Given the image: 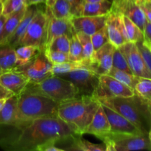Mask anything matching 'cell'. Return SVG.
<instances>
[{
    "instance_id": "43",
    "label": "cell",
    "mask_w": 151,
    "mask_h": 151,
    "mask_svg": "<svg viewBox=\"0 0 151 151\" xmlns=\"http://www.w3.org/2000/svg\"><path fill=\"white\" fill-rule=\"evenodd\" d=\"M15 95L12 91L7 89L5 87L3 86L1 84H0V100H7L10 97Z\"/></svg>"
},
{
    "instance_id": "13",
    "label": "cell",
    "mask_w": 151,
    "mask_h": 151,
    "mask_svg": "<svg viewBox=\"0 0 151 151\" xmlns=\"http://www.w3.org/2000/svg\"><path fill=\"white\" fill-rule=\"evenodd\" d=\"M111 10L126 16L143 31L147 19L137 0H115Z\"/></svg>"
},
{
    "instance_id": "3",
    "label": "cell",
    "mask_w": 151,
    "mask_h": 151,
    "mask_svg": "<svg viewBox=\"0 0 151 151\" xmlns=\"http://www.w3.org/2000/svg\"><path fill=\"white\" fill-rule=\"evenodd\" d=\"M100 106V102L94 97L81 96L59 104L58 116L82 136Z\"/></svg>"
},
{
    "instance_id": "50",
    "label": "cell",
    "mask_w": 151,
    "mask_h": 151,
    "mask_svg": "<svg viewBox=\"0 0 151 151\" xmlns=\"http://www.w3.org/2000/svg\"><path fill=\"white\" fill-rule=\"evenodd\" d=\"M85 2H97V1H103V0H84Z\"/></svg>"
},
{
    "instance_id": "34",
    "label": "cell",
    "mask_w": 151,
    "mask_h": 151,
    "mask_svg": "<svg viewBox=\"0 0 151 151\" xmlns=\"http://www.w3.org/2000/svg\"><path fill=\"white\" fill-rule=\"evenodd\" d=\"M76 34L81 45H82L83 50V60H88V59L91 58V55L94 52V47H93L91 40V35H88L87 34L81 32H76Z\"/></svg>"
},
{
    "instance_id": "27",
    "label": "cell",
    "mask_w": 151,
    "mask_h": 151,
    "mask_svg": "<svg viewBox=\"0 0 151 151\" xmlns=\"http://www.w3.org/2000/svg\"><path fill=\"white\" fill-rule=\"evenodd\" d=\"M122 16L128 41L130 42L137 43L138 41L144 40L143 31L131 19L127 18L126 16H122Z\"/></svg>"
},
{
    "instance_id": "42",
    "label": "cell",
    "mask_w": 151,
    "mask_h": 151,
    "mask_svg": "<svg viewBox=\"0 0 151 151\" xmlns=\"http://www.w3.org/2000/svg\"><path fill=\"white\" fill-rule=\"evenodd\" d=\"M144 41L151 43V22L147 21L143 29Z\"/></svg>"
},
{
    "instance_id": "40",
    "label": "cell",
    "mask_w": 151,
    "mask_h": 151,
    "mask_svg": "<svg viewBox=\"0 0 151 151\" xmlns=\"http://www.w3.org/2000/svg\"><path fill=\"white\" fill-rule=\"evenodd\" d=\"M71 6V13L73 17L82 16L84 0H66Z\"/></svg>"
},
{
    "instance_id": "8",
    "label": "cell",
    "mask_w": 151,
    "mask_h": 151,
    "mask_svg": "<svg viewBox=\"0 0 151 151\" xmlns=\"http://www.w3.org/2000/svg\"><path fill=\"white\" fill-rule=\"evenodd\" d=\"M57 76L72 82L80 96L93 97L100 83V75L88 69H76Z\"/></svg>"
},
{
    "instance_id": "16",
    "label": "cell",
    "mask_w": 151,
    "mask_h": 151,
    "mask_svg": "<svg viewBox=\"0 0 151 151\" xmlns=\"http://www.w3.org/2000/svg\"><path fill=\"white\" fill-rule=\"evenodd\" d=\"M109 14L100 16H81L72 17L71 23L76 32H81L91 35L106 26Z\"/></svg>"
},
{
    "instance_id": "11",
    "label": "cell",
    "mask_w": 151,
    "mask_h": 151,
    "mask_svg": "<svg viewBox=\"0 0 151 151\" xmlns=\"http://www.w3.org/2000/svg\"><path fill=\"white\" fill-rule=\"evenodd\" d=\"M115 47L111 42H108L97 50H95L91 58L83 60L87 68L99 75H107L112 68V59Z\"/></svg>"
},
{
    "instance_id": "14",
    "label": "cell",
    "mask_w": 151,
    "mask_h": 151,
    "mask_svg": "<svg viewBox=\"0 0 151 151\" xmlns=\"http://www.w3.org/2000/svg\"><path fill=\"white\" fill-rule=\"evenodd\" d=\"M45 13L47 16V38L46 47L49 46L55 38L66 35L69 38L75 33V30L71 23V20L65 19H57L54 17L50 7L46 5Z\"/></svg>"
},
{
    "instance_id": "2",
    "label": "cell",
    "mask_w": 151,
    "mask_h": 151,
    "mask_svg": "<svg viewBox=\"0 0 151 151\" xmlns=\"http://www.w3.org/2000/svg\"><path fill=\"white\" fill-rule=\"evenodd\" d=\"M103 106L115 111L135 125L142 133L148 134L151 128L150 105L137 94L131 97L97 99Z\"/></svg>"
},
{
    "instance_id": "53",
    "label": "cell",
    "mask_w": 151,
    "mask_h": 151,
    "mask_svg": "<svg viewBox=\"0 0 151 151\" xmlns=\"http://www.w3.org/2000/svg\"><path fill=\"white\" fill-rule=\"evenodd\" d=\"M2 72H2V70H1V69H0V75H1V74L2 73Z\"/></svg>"
},
{
    "instance_id": "46",
    "label": "cell",
    "mask_w": 151,
    "mask_h": 151,
    "mask_svg": "<svg viewBox=\"0 0 151 151\" xmlns=\"http://www.w3.org/2000/svg\"><path fill=\"white\" fill-rule=\"evenodd\" d=\"M55 1L56 0H47V1H46V5H47V7H51Z\"/></svg>"
},
{
    "instance_id": "48",
    "label": "cell",
    "mask_w": 151,
    "mask_h": 151,
    "mask_svg": "<svg viewBox=\"0 0 151 151\" xmlns=\"http://www.w3.org/2000/svg\"><path fill=\"white\" fill-rule=\"evenodd\" d=\"M6 100H0V110L1 109V108H2V106H4V103H5Z\"/></svg>"
},
{
    "instance_id": "28",
    "label": "cell",
    "mask_w": 151,
    "mask_h": 151,
    "mask_svg": "<svg viewBox=\"0 0 151 151\" xmlns=\"http://www.w3.org/2000/svg\"><path fill=\"white\" fill-rule=\"evenodd\" d=\"M107 75L113 77L114 78L119 81V82L128 86L133 88L134 90L137 82L139 81V77L136 76V75H133V74L128 73V72H124V71L122 70H119V69H115V68L113 67L110 69V71L108 72Z\"/></svg>"
},
{
    "instance_id": "37",
    "label": "cell",
    "mask_w": 151,
    "mask_h": 151,
    "mask_svg": "<svg viewBox=\"0 0 151 151\" xmlns=\"http://www.w3.org/2000/svg\"><path fill=\"white\" fill-rule=\"evenodd\" d=\"M44 52L45 56L47 57V58L52 64L63 63V62L70 60H69V55L61 52L55 51V50H52L50 49L46 48L44 50Z\"/></svg>"
},
{
    "instance_id": "12",
    "label": "cell",
    "mask_w": 151,
    "mask_h": 151,
    "mask_svg": "<svg viewBox=\"0 0 151 151\" xmlns=\"http://www.w3.org/2000/svg\"><path fill=\"white\" fill-rule=\"evenodd\" d=\"M119 49L125 55L133 75L139 78L151 79V72L145 64L136 43L128 41L119 47Z\"/></svg>"
},
{
    "instance_id": "17",
    "label": "cell",
    "mask_w": 151,
    "mask_h": 151,
    "mask_svg": "<svg viewBox=\"0 0 151 151\" xmlns=\"http://www.w3.org/2000/svg\"><path fill=\"white\" fill-rule=\"evenodd\" d=\"M103 106V105H102ZM103 110L107 116L111 125V132L114 134H145L142 133L137 127L133 125L126 118L124 117L115 111L109 109V107L103 106Z\"/></svg>"
},
{
    "instance_id": "6",
    "label": "cell",
    "mask_w": 151,
    "mask_h": 151,
    "mask_svg": "<svg viewBox=\"0 0 151 151\" xmlns=\"http://www.w3.org/2000/svg\"><path fill=\"white\" fill-rule=\"evenodd\" d=\"M106 151L151 150V142L148 134H114L110 132L101 139Z\"/></svg>"
},
{
    "instance_id": "51",
    "label": "cell",
    "mask_w": 151,
    "mask_h": 151,
    "mask_svg": "<svg viewBox=\"0 0 151 151\" xmlns=\"http://www.w3.org/2000/svg\"><path fill=\"white\" fill-rule=\"evenodd\" d=\"M148 136H149V139H150V142H151V131H150V132H149Z\"/></svg>"
},
{
    "instance_id": "38",
    "label": "cell",
    "mask_w": 151,
    "mask_h": 151,
    "mask_svg": "<svg viewBox=\"0 0 151 151\" xmlns=\"http://www.w3.org/2000/svg\"><path fill=\"white\" fill-rule=\"evenodd\" d=\"M24 5V0H3L2 14L9 16Z\"/></svg>"
},
{
    "instance_id": "33",
    "label": "cell",
    "mask_w": 151,
    "mask_h": 151,
    "mask_svg": "<svg viewBox=\"0 0 151 151\" xmlns=\"http://www.w3.org/2000/svg\"><path fill=\"white\" fill-rule=\"evenodd\" d=\"M69 46H70V40L69 37L66 35H62L55 38L46 48L69 55Z\"/></svg>"
},
{
    "instance_id": "23",
    "label": "cell",
    "mask_w": 151,
    "mask_h": 151,
    "mask_svg": "<svg viewBox=\"0 0 151 151\" xmlns=\"http://www.w3.org/2000/svg\"><path fill=\"white\" fill-rule=\"evenodd\" d=\"M18 97H13L7 99L0 110V124H15L16 122V110H17Z\"/></svg>"
},
{
    "instance_id": "49",
    "label": "cell",
    "mask_w": 151,
    "mask_h": 151,
    "mask_svg": "<svg viewBox=\"0 0 151 151\" xmlns=\"http://www.w3.org/2000/svg\"><path fill=\"white\" fill-rule=\"evenodd\" d=\"M143 41H144V40H143ZM144 43H145V45L147 46V47H148L149 50H150V51H151V43L147 42V41H144Z\"/></svg>"
},
{
    "instance_id": "4",
    "label": "cell",
    "mask_w": 151,
    "mask_h": 151,
    "mask_svg": "<svg viewBox=\"0 0 151 151\" xmlns=\"http://www.w3.org/2000/svg\"><path fill=\"white\" fill-rule=\"evenodd\" d=\"M17 97L16 122L58 116L59 104L48 97L26 91Z\"/></svg>"
},
{
    "instance_id": "55",
    "label": "cell",
    "mask_w": 151,
    "mask_h": 151,
    "mask_svg": "<svg viewBox=\"0 0 151 151\" xmlns=\"http://www.w3.org/2000/svg\"><path fill=\"white\" fill-rule=\"evenodd\" d=\"M150 112H151V105H150Z\"/></svg>"
},
{
    "instance_id": "35",
    "label": "cell",
    "mask_w": 151,
    "mask_h": 151,
    "mask_svg": "<svg viewBox=\"0 0 151 151\" xmlns=\"http://www.w3.org/2000/svg\"><path fill=\"white\" fill-rule=\"evenodd\" d=\"M112 67L119 69V70L126 72L128 73L132 74L129 66H128V62H127L125 55L119 48H116L114 52L113 59H112Z\"/></svg>"
},
{
    "instance_id": "31",
    "label": "cell",
    "mask_w": 151,
    "mask_h": 151,
    "mask_svg": "<svg viewBox=\"0 0 151 151\" xmlns=\"http://www.w3.org/2000/svg\"><path fill=\"white\" fill-rule=\"evenodd\" d=\"M134 92L137 95L151 105V79L146 78H139L137 82Z\"/></svg>"
},
{
    "instance_id": "29",
    "label": "cell",
    "mask_w": 151,
    "mask_h": 151,
    "mask_svg": "<svg viewBox=\"0 0 151 151\" xmlns=\"http://www.w3.org/2000/svg\"><path fill=\"white\" fill-rule=\"evenodd\" d=\"M50 9L53 16L57 19L71 20L73 17L71 13V6L66 0H56Z\"/></svg>"
},
{
    "instance_id": "18",
    "label": "cell",
    "mask_w": 151,
    "mask_h": 151,
    "mask_svg": "<svg viewBox=\"0 0 151 151\" xmlns=\"http://www.w3.org/2000/svg\"><path fill=\"white\" fill-rule=\"evenodd\" d=\"M0 84L19 96L29 84L27 78L16 69L3 72L0 75Z\"/></svg>"
},
{
    "instance_id": "1",
    "label": "cell",
    "mask_w": 151,
    "mask_h": 151,
    "mask_svg": "<svg viewBox=\"0 0 151 151\" xmlns=\"http://www.w3.org/2000/svg\"><path fill=\"white\" fill-rule=\"evenodd\" d=\"M75 135L79 134L58 116L0 124V147L8 151H38L47 143L68 142Z\"/></svg>"
},
{
    "instance_id": "22",
    "label": "cell",
    "mask_w": 151,
    "mask_h": 151,
    "mask_svg": "<svg viewBox=\"0 0 151 151\" xmlns=\"http://www.w3.org/2000/svg\"><path fill=\"white\" fill-rule=\"evenodd\" d=\"M111 7L112 2L109 0H103L97 2H85L83 8L82 16H106L110 13Z\"/></svg>"
},
{
    "instance_id": "30",
    "label": "cell",
    "mask_w": 151,
    "mask_h": 151,
    "mask_svg": "<svg viewBox=\"0 0 151 151\" xmlns=\"http://www.w3.org/2000/svg\"><path fill=\"white\" fill-rule=\"evenodd\" d=\"M80 69H88V68L82 61L69 60V61L63 62V63L52 64V74L54 75H58L60 74L67 73V72Z\"/></svg>"
},
{
    "instance_id": "44",
    "label": "cell",
    "mask_w": 151,
    "mask_h": 151,
    "mask_svg": "<svg viewBox=\"0 0 151 151\" xmlns=\"http://www.w3.org/2000/svg\"><path fill=\"white\" fill-rule=\"evenodd\" d=\"M47 0H24L25 5L27 6L34 5V4H46Z\"/></svg>"
},
{
    "instance_id": "5",
    "label": "cell",
    "mask_w": 151,
    "mask_h": 151,
    "mask_svg": "<svg viewBox=\"0 0 151 151\" xmlns=\"http://www.w3.org/2000/svg\"><path fill=\"white\" fill-rule=\"evenodd\" d=\"M24 91L41 94L58 104L81 97L72 82L54 75H50L38 83H29Z\"/></svg>"
},
{
    "instance_id": "54",
    "label": "cell",
    "mask_w": 151,
    "mask_h": 151,
    "mask_svg": "<svg viewBox=\"0 0 151 151\" xmlns=\"http://www.w3.org/2000/svg\"><path fill=\"white\" fill-rule=\"evenodd\" d=\"M109 1H110L111 2H113V1H115V0H109Z\"/></svg>"
},
{
    "instance_id": "7",
    "label": "cell",
    "mask_w": 151,
    "mask_h": 151,
    "mask_svg": "<svg viewBox=\"0 0 151 151\" xmlns=\"http://www.w3.org/2000/svg\"><path fill=\"white\" fill-rule=\"evenodd\" d=\"M47 24L48 20L45 10H42L38 8L17 47L32 45L44 51L46 48L47 38Z\"/></svg>"
},
{
    "instance_id": "41",
    "label": "cell",
    "mask_w": 151,
    "mask_h": 151,
    "mask_svg": "<svg viewBox=\"0 0 151 151\" xmlns=\"http://www.w3.org/2000/svg\"><path fill=\"white\" fill-rule=\"evenodd\" d=\"M137 1L142 10L147 21L151 22V6L147 0H137Z\"/></svg>"
},
{
    "instance_id": "24",
    "label": "cell",
    "mask_w": 151,
    "mask_h": 151,
    "mask_svg": "<svg viewBox=\"0 0 151 151\" xmlns=\"http://www.w3.org/2000/svg\"><path fill=\"white\" fill-rule=\"evenodd\" d=\"M19 66L16 55V48L4 46L0 49V69L2 72L13 70Z\"/></svg>"
},
{
    "instance_id": "52",
    "label": "cell",
    "mask_w": 151,
    "mask_h": 151,
    "mask_svg": "<svg viewBox=\"0 0 151 151\" xmlns=\"http://www.w3.org/2000/svg\"><path fill=\"white\" fill-rule=\"evenodd\" d=\"M147 1H148L149 4H150V5L151 6V0H147Z\"/></svg>"
},
{
    "instance_id": "45",
    "label": "cell",
    "mask_w": 151,
    "mask_h": 151,
    "mask_svg": "<svg viewBox=\"0 0 151 151\" xmlns=\"http://www.w3.org/2000/svg\"><path fill=\"white\" fill-rule=\"evenodd\" d=\"M7 16H4L3 14L0 15V32H1V29H2V27L4 25V22H5L6 19H7Z\"/></svg>"
},
{
    "instance_id": "47",
    "label": "cell",
    "mask_w": 151,
    "mask_h": 151,
    "mask_svg": "<svg viewBox=\"0 0 151 151\" xmlns=\"http://www.w3.org/2000/svg\"><path fill=\"white\" fill-rule=\"evenodd\" d=\"M3 9V0H0V15L2 14Z\"/></svg>"
},
{
    "instance_id": "25",
    "label": "cell",
    "mask_w": 151,
    "mask_h": 151,
    "mask_svg": "<svg viewBox=\"0 0 151 151\" xmlns=\"http://www.w3.org/2000/svg\"><path fill=\"white\" fill-rule=\"evenodd\" d=\"M68 142H70V146L66 147V150L78 151H105L106 147L105 144H94L81 138V135H75Z\"/></svg>"
},
{
    "instance_id": "21",
    "label": "cell",
    "mask_w": 151,
    "mask_h": 151,
    "mask_svg": "<svg viewBox=\"0 0 151 151\" xmlns=\"http://www.w3.org/2000/svg\"><path fill=\"white\" fill-rule=\"evenodd\" d=\"M26 5L23 6L17 11L7 16V19L2 27V29L0 32V47L6 46L7 40L11 36V35L19 25V22L23 18L25 10H26Z\"/></svg>"
},
{
    "instance_id": "9",
    "label": "cell",
    "mask_w": 151,
    "mask_h": 151,
    "mask_svg": "<svg viewBox=\"0 0 151 151\" xmlns=\"http://www.w3.org/2000/svg\"><path fill=\"white\" fill-rule=\"evenodd\" d=\"M52 63L41 51L26 64L18 66L16 70L27 78L29 83H38L52 75Z\"/></svg>"
},
{
    "instance_id": "15",
    "label": "cell",
    "mask_w": 151,
    "mask_h": 151,
    "mask_svg": "<svg viewBox=\"0 0 151 151\" xmlns=\"http://www.w3.org/2000/svg\"><path fill=\"white\" fill-rule=\"evenodd\" d=\"M106 25L109 42L111 43L115 47L119 48L125 43L128 42L122 15L111 10L108 16Z\"/></svg>"
},
{
    "instance_id": "26",
    "label": "cell",
    "mask_w": 151,
    "mask_h": 151,
    "mask_svg": "<svg viewBox=\"0 0 151 151\" xmlns=\"http://www.w3.org/2000/svg\"><path fill=\"white\" fill-rule=\"evenodd\" d=\"M41 50L32 45H23L16 47V55L19 66L26 64L35 57Z\"/></svg>"
},
{
    "instance_id": "19",
    "label": "cell",
    "mask_w": 151,
    "mask_h": 151,
    "mask_svg": "<svg viewBox=\"0 0 151 151\" xmlns=\"http://www.w3.org/2000/svg\"><path fill=\"white\" fill-rule=\"evenodd\" d=\"M110 132V123L103 110V106L100 104L96 113L94 114L91 122L84 131V134H91L101 139L103 137L109 134Z\"/></svg>"
},
{
    "instance_id": "32",
    "label": "cell",
    "mask_w": 151,
    "mask_h": 151,
    "mask_svg": "<svg viewBox=\"0 0 151 151\" xmlns=\"http://www.w3.org/2000/svg\"><path fill=\"white\" fill-rule=\"evenodd\" d=\"M70 46H69V58L72 61H83L84 59L83 50L82 45L78 39L75 32L70 38Z\"/></svg>"
},
{
    "instance_id": "39",
    "label": "cell",
    "mask_w": 151,
    "mask_h": 151,
    "mask_svg": "<svg viewBox=\"0 0 151 151\" xmlns=\"http://www.w3.org/2000/svg\"><path fill=\"white\" fill-rule=\"evenodd\" d=\"M140 55L143 59L145 64L147 66V69L151 72V51L148 47L145 45L144 41H140L136 43Z\"/></svg>"
},
{
    "instance_id": "20",
    "label": "cell",
    "mask_w": 151,
    "mask_h": 151,
    "mask_svg": "<svg viewBox=\"0 0 151 151\" xmlns=\"http://www.w3.org/2000/svg\"><path fill=\"white\" fill-rule=\"evenodd\" d=\"M38 5V4H34V5L27 6L26 7V10H25L23 18L19 22V25L15 29L13 33L11 35V36L7 40L6 46H10V47H14V48L17 47L19 41L22 39V38L24 35L25 32H26L27 28L29 22H31L32 18L36 13L37 10L39 8Z\"/></svg>"
},
{
    "instance_id": "10",
    "label": "cell",
    "mask_w": 151,
    "mask_h": 151,
    "mask_svg": "<svg viewBox=\"0 0 151 151\" xmlns=\"http://www.w3.org/2000/svg\"><path fill=\"white\" fill-rule=\"evenodd\" d=\"M135 92L133 88L119 82L109 75H100V83L94 92L95 99L112 97H131Z\"/></svg>"
},
{
    "instance_id": "36",
    "label": "cell",
    "mask_w": 151,
    "mask_h": 151,
    "mask_svg": "<svg viewBox=\"0 0 151 151\" xmlns=\"http://www.w3.org/2000/svg\"><path fill=\"white\" fill-rule=\"evenodd\" d=\"M91 40L92 42L93 47H94V51L97 50L104 46L105 44L109 42V35H108V31L106 25L99 29L98 31L91 35Z\"/></svg>"
},
{
    "instance_id": "56",
    "label": "cell",
    "mask_w": 151,
    "mask_h": 151,
    "mask_svg": "<svg viewBox=\"0 0 151 151\" xmlns=\"http://www.w3.org/2000/svg\"><path fill=\"white\" fill-rule=\"evenodd\" d=\"M150 131H151V128H150Z\"/></svg>"
}]
</instances>
